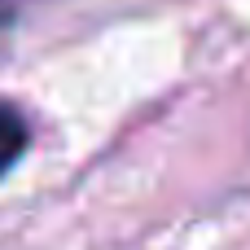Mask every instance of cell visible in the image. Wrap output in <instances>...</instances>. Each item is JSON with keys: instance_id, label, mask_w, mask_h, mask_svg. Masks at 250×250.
Listing matches in <instances>:
<instances>
[{"instance_id": "obj_1", "label": "cell", "mask_w": 250, "mask_h": 250, "mask_svg": "<svg viewBox=\"0 0 250 250\" xmlns=\"http://www.w3.org/2000/svg\"><path fill=\"white\" fill-rule=\"evenodd\" d=\"M26 149V119L13 105H0V176L22 158Z\"/></svg>"}]
</instances>
